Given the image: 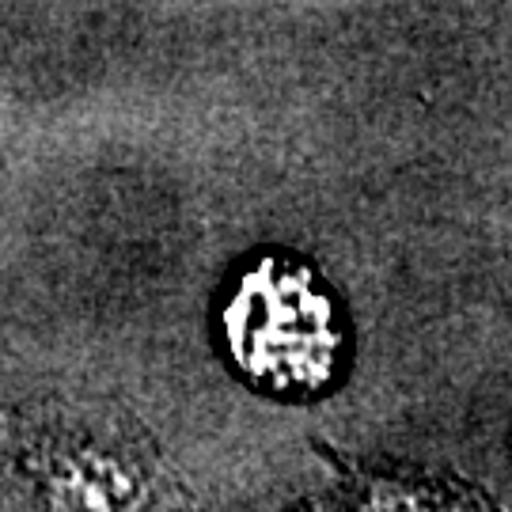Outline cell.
<instances>
[{
	"mask_svg": "<svg viewBox=\"0 0 512 512\" xmlns=\"http://www.w3.org/2000/svg\"><path fill=\"white\" fill-rule=\"evenodd\" d=\"M42 501L50 512H145L148 478L103 444H76L42 467Z\"/></svg>",
	"mask_w": 512,
	"mask_h": 512,
	"instance_id": "7a4b0ae2",
	"label": "cell"
},
{
	"mask_svg": "<svg viewBox=\"0 0 512 512\" xmlns=\"http://www.w3.org/2000/svg\"><path fill=\"white\" fill-rule=\"evenodd\" d=\"M224 346L251 384L277 395L319 391L338 372L342 323L323 281L293 258L243 270L220 311Z\"/></svg>",
	"mask_w": 512,
	"mask_h": 512,
	"instance_id": "6da1fadb",
	"label": "cell"
},
{
	"mask_svg": "<svg viewBox=\"0 0 512 512\" xmlns=\"http://www.w3.org/2000/svg\"><path fill=\"white\" fill-rule=\"evenodd\" d=\"M357 512H452L448 501L414 482H372Z\"/></svg>",
	"mask_w": 512,
	"mask_h": 512,
	"instance_id": "3957f363",
	"label": "cell"
}]
</instances>
